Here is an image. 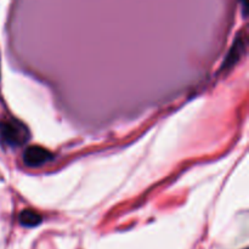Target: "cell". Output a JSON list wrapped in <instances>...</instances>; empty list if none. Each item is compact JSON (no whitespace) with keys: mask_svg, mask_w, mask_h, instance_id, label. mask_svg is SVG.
I'll use <instances>...</instances> for the list:
<instances>
[{"mask_svg":"<svg viewBox=\"0 0 249 249\" xmlns=\"http://www.w3.org/2000/svg\"><path fill=\"white\" fill-rule=\"evenodd\" d=\"M41 221H43V218L40 214L32 209H24L19 214V223L26 228H36V226L40 225Z\"/></svg>","mask_w":249,"mask_h":249,"instance_id":"obj_3","label":"cell"},{"mask_svg":"<svg viewBox=\"0 0 249 249\" xmlns=\"http://www.w3.org/2000/svg\"><path fill=\"white\" fill-rule=\"evenodd\" d=\"M0 139L9 146H21L29 139V131L21 122L2 121L0 122Z\"/></svg>","mask_w":249,"mask_h":249,"instance_id":"obj_1","label":"cell"},{"mask_svg":"<svg viewBox=\"0 0 249 249\" xmlns=\"http://www.w3.org/2000/svg\"><path fill=\"white\" fill-rule=\"evenodd\" d=\"M51 160H53V155H51L50 151L45 150L40 146H29L23 153L24 164L32 168L40 167Z\"/></svg>","mask_w":249,"mask_h":249,"instance_id":"obj_2","label":"cell"}]
</instances>
